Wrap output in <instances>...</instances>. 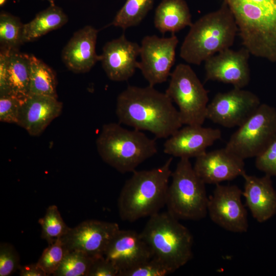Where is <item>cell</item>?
Listing matches in <instances>:
<instances>
[{
  "mask_svg": "<svg viewBox=\"0 0 276 276\" xmlns=\"http://www.w3.org/2000/svg\"><path fill=\"white\" fill-rule=\"evenodd\" d=\"M46 1L50 3V5H55V0H42Z\"/></svg>",
  "mask_w": 276,
  "mask_h": 276,
  "instance_id": "cell-38",
  "label": "cell"
},
{
  "mask_svg": "<svg viewBox=\"0 0 276 276\" xmlns=\"http://www.w3.org/2000/svg\"><path fill=\"white\" fill-rule=\"evenodd\" d=\"M165 93L177 105L183 125H203L206 119L208 91L188 64L176 66Z\"/></svg>",
  "mask_w": 276,
  "mask_h": 276,
  "instance_id": "cell-8",
  "label": "cell"
},
{
  "mask_svg": "<svg viewBox=\"0 0 276 276\" xmlns=\"http://www.w3.org/2000/svg\"><path fill=\"white\" fill-rule=\"evenodd\" d=\"M21 276H48L37 263L21 266L19 269Z\"/></svg>",
  "mask_w": 276,
  "mask_h": 276,
  "instance_id": "cell-36",
  "label": "cell"
},
{
  "mask_svg": "<svg viewBox=\"0 0 276 276\" xmlns=\"http://www.w3.org/2000/svg\"><path fill=\"white\" fill-rule=\"evenodd\" d=\"M118 269L119 276L152 258L149 248L140 233L120 229L108 244L103 255Z\"/></svg>",
  "mask_w": 276,
  "mask_h": 276,
  "instance_id": "cell-15",
  "label": "cell"
},
{
  "mask_svg": "<svg viewBox=\"0 0 276 276\" xmlns=\"http://www.w3.org/2000/svg\"><path fill=\"white\" fill-rule=\"evenodd\" d=\"M7 0H0V6H3L6 3Z\"/></svg>",
  "mask_w": 276,
  "mask_h": 276,
  "instance_id": "cell-37",
  "label": "cell"
},
{
  "mask_svg": "<svg viewBox=\"0 0 276 276\" xmlns=\"http://www.w3.org/2000/svg\"><path fill=\"white\" fill-rule=\"evenodd\" d=\"M250 53L244 47L238 50L227 49L204 61L205 81L231 84L234 88H244L249 84Z\"/></svg>",
  "mask_w": 276,
  "mask_h": 276,
  "instance_id": "cell-14",
  "label": "cell"
},
{
  "mask_svg": "<svg viewBox=\"0 0 276 276\" xmlns=\"http://www.w3.org/2000/svg\"><path fill=\"white\" fill-rule=\"evenodd\" d=\"M155 0H126L109 26L125 30L139 25L153 6Z\"/></svg>",
  "mask_w": 276,
  "mask_h": 276,
  "instance_id": "cell-26",
  "label": "cell"
},
{
  "mask_svg": "<svg viewBox=\"0 0 276 276\" xmlns=\"http://www.w3.org/2000/svg\"><path fill=\"white\" fill-rule=\"evenodd\" d=\"M173 102L153 86L129 85L117 97L116 115L120 123L158 139L168 138L183 125Z\"/></svg>",
  "mask_w": 276,
  "mask_h": 276,
  "instance_id": "cell-1",
  "label": "cell"
},
{
  "mask_svg": "<svg viewBox=\"0 0 276 276\" xmlns=\"http://www.w3.org/2000/svg\"><path fill=\"white\" fill-rule=\"evenodd\" d=\"M67 21L68 17L61 8L55 5H50L48 8L37 14L30 22L24 24V42L34 41L61 28Z\"/></svg>",
  "mask_w": 276,
  "mask_h": 276,
  "instance_id": "cell-24",
  "label": "cell"
},
{
  "mask_svg": "<svg viewBox=\"0 0 276 276\" xmlns=\"http://www.w3.org/2000/svg\"><path fill=\"white\" fill-rule=\"evenodd\" d=\"M166 205L177 219L199 220L208 215L205 183L196 173L190 159L180 158L171 174Z\"/></svg>",
  "mask_w": 276,
  "mask_h": 276,
  "instance_id": "cell-7",
  "label": "cell"
},
{
  "mask_svg": "<svg viewBox=\"0 0 276 276\" xmlns=\"http://www.w3.org/2000/svg\"><path fill=\"white\" fill-rule=\"evenodd\" d=\"M140 234L152 257L164 263L173 272L193 257L192 233L168 211L149 217Z\"/></svg>",
  "mask_w": 276,
  "mask_h": 276,
  "instance_id": "cell-5",
  "label": "cell"
},
{
  "mask_svg": "<svg viewBox=\"0 0 276 276\" xmlns=\"http://www.w3.org/2000/svg\"><path fill=\"white\" fill-rule=\"evenodd\" d=\"M180 49L187 63L200 65L234 44L238 29L234 17L222 3L217 10L201 16L190 27Z\"/></svg>",
  "mask_w": 276,
  "mask_h": 276,
  "instance_id": "cell-4",
  "label": "cell"
},
{
  "mask_svg": "<svg viewBox=\"0 0 276 276\" xmlns=\"http://www.w3.org/2000/svg\"><path fill=\"white\" fill-rule=\"evenodd\" d=\"M237 24L243 47L276 62V0H223Z\"/></svg>",
  "mask_w": 276,
  "mask_h": 276,
  "instance_id": "cell-2",
  "label": "cell"
},
{
  "mask_svg": "<svg viewBox=\"0 0 276 276\" xmlns=\"http://www.w3.org/2000/svg\"><path fill=\"white\" fill-rule=\"evenodd\" d=\"M276 135V109L261 104L231 136L225 148L238 157H256Z\"/></svg>",
  "mask_w": 276,
  "mask_h": 276,
  "instance_id": "cell-9",
  "label": "cell"
},
{
  "mask_svg": "<svg viewBox=\"0 0 276 276\" xmlns=\"http://www.w3.org/2000/svg\"><path fill=\"white\" fill-rule=\"evenodd\" d=\"M98 30L86 26L76 32L64 47L62 53L66 67L76 73L88 72L101 56L96 51Z\"/></svg>",
  "mask_w": 276,
  "mask_h": 276,
  "instance_id": "cell-21",
  "label": "cell"
},
{
  "mask_svg": "<svg viewBox=\"0 0 276 276\" xmlns=\"http://www.w3.org/2000/svg\"><path fill=\"white\" fill-rule=\"evenodd\" d=\"M120 229L114 222L88 220L70 228L61 240L68 251H79L97 258L103 256L110 241Z\"/></svg>",
  "mask_w": 276,
  "mask_h": 276,
  "instance_id": "cell-13",
  "label": "cell"
},
{
  "mask_svg": "<svg viewBox=\"0 0 276 276\" xmlns=\"http://www.w3.org/2000/svg\"><path fill=\"white\" fill-rule=\"evenodd\" d=\"M261 104L259 97L252 91L233 88L216 94L208 104L206 117L224 127H239Z\"/></svg>",
  "mask_w": 276,
  "mask_h": 276,
  "instance_id": "cell-12",
  "label": "cell"
},
{
  "mask_svg": "<svg viewBox=\"0 0 276 276\" xmlns=\"http://www.w3.org/2000/svg\"><path fill=\"white\" fill-rule=\"evenodd\" d=\"M172 273L164 263L152 257L124 272L121 276H165Z\"/></svg>",
  "mask_w": 276,
  "mask_h": 276,
  "instance_id": "cell-31",
  "label": "cell"
},
{
  "mask_svg": "<svg viewBox=\"0 0 276 276\" xmlns=\"http://www.w3.org/2000/svg\"><path fill=\"white\" fill-rule=\"evenodd\" d=\"M41 227V238L48 244H52L64 237L69 231V227L63 220L55 205H50L44 216L39 219Z\"/></svg>",
  "mask_w": 276,
  "mask_h": 276,
  "instance_id": "cell-28",
  "label": "cell"
},
{
  "mask_svg": "<svg viewBox=\"0 0 276 276\" xmlns=\"http://www.w3.org/2000/svg\"><path fill=\"white\" fill-rule=\"evenodd\" d=\"M61 239L48 244L42 252L37 263L47 275H53L68 252Z\"/></svg>",
  "mask_w": 276,
  "mask_h": 276,
  "instance_id": "cell-30",
  "label": "cell"
},
{
  "mask_svg": "<svg viewBox=\"0 0 276 276\" xmlns=\"http://www.w3.org/2000/svg\"><path fill=\"white\" fill-rule=\"evenodd\" d=\"M193 168L205 184H219L242 176L244 160L225 148L206 152L196 158Z\"/></svg>",
  "mask_w": 276,
  "mask_h": 276,
  "instance_id": "cell-16",
  "label": "cell"
},
{
  "mask_svg": "<svg viewBox=\"0 0 276 276\" xmlns=\"http://www.w3.org/2000/svg\"><path fill=\"white\" fill-rule=\"evenodd\" d=\"M57 79L54 71L40 59L30 55L29 95L58 98Z\"/></svg>",
  "mask_w": 276,
  "mask_h": 276,
  "instance_id": "cell-25",
  "label": "cell"
},
{
  "mask_svg": "<svg viewBox=\"0 0 276 276\" xmlns=\"http://www.w3.org/2000/svg\"><path fill=\"white\" fill-rule=\"evenodd\" d=\"M242 190L236 185H216L209 196L208 214L222 228L235 233L248 229L247 212L242 201Z\"/></svg>",
  "mask_w": 276,
  "mask_h": 276,
  "instance_id": "cell-10",
  "label": "cell"
},
{
  "mask_svg": "<svg viewBox=\"0 0 276 276\" xmlns=\"http://www.w3.org/2000/svg\"><path fill=\"white\" fill-rule=\"evenodd\" d=\"M255 158V166L257 169L271 177H276V135Z\"/></svg>",
  "mask_w": 276,
  "mask_h": 276,
  "instance_id": "cell-34",
  "label": "cell"
},
{
  "mask_svg": "<svg viewBox=\"0 0 276 276\" xmlns=\"http://www.w3.org/2000/svg\"><path fill=\"white\" fill-rule=\"evenodd\" d=\"M30 55L18 50H1L0 96L25 99L29 94Z\"/></svg>",
  "mask_w": 276,
  "mask_h": 276,
  "instance_id": "cell-19",
  "label": "cell"
},
{
  "mask_svg": "<svg viewBox=\"0 0 276 276\" xmlns=\"http://www.w3.org/2000/svg\"><path fill=\"white\" fill-rule=\"evenodd\" d=\"M192 24L190 9L185 0H162L155 9L154 26L163 34H174Z\"/></svg>",
  "mask_w": 276,
  "mask_h": 276,
  "instance_id": "cell-23",
  "label": "cell"
},
{
  "mask_svg": "<svg viewBox=\"0 0 276 276\" xmlns=\"http://www.w3.org/2000/svg\"><path fill=\"white\" fill-rule=\"evenodd\" d=\"M57 98L29 95L22 104L17 125L32 136L40 135L62 110Z\"/></svg>",
  "mask_w": 276,
  "mask_h": 276,
  "instance_id": "cell-20",
  "label": "cell"
},
{
  "mask_svg": "<svg viewBox=\"0 0 276 276\" xmlns=\"http://www.w3.org/2000/svg\"><path fill=\"white\" fill-rule=\"evenodd\" d=\"M24 99L12 95L0 96V121L17 124Z\"/></svg>",
  "mask_w": 276,
  "mask_h": 276,
  "instance_id": "cell-32",
  "label": "cell"
},
{
  "mask_svg": "<svg viewBox=\"0 0 276 276\" xmlns=\"http://www.w3.org/2000/svg\"><path fill=\"white\" fill-rule=\"evenodd\" d=\"M94 258L81 251H68L53 275L88 276Z\"/></svg>",
  "mask_w": 276,
  "mask_h": 276,
  "instance_id": "cell-29",
  "label": "cell"
},
{
  "mask_svg": "<svg viewBox=\"0 0 276 276\" xmlns=\"http://www.w3.org/2000/svg\"><path fill=\"white\" fill-rule=\"evenodd\" d=\"M221 137L219 129L202 125H186L167 138L165 153L180 158L197 157Z\"/></svg>",
  "mask_w": 276,
  "mask_h": 276,
  "instance_id": "cell-17",
  "label": "cell"
},
{
  "mask_svg": "<svg viewBox=\"0 0 276 276\" xmlns=\"http://www.w3.org/2000/svg\"><path fill=\"white\" fill-rule=\"evenodd\" d=\"M172 157L162 166L147 170H135L126 180L118 199L121 219L134 222L150 217L166 205Z\"/></svg>",
  "mask_w": 276,
  "mask_h": 276,
  "instance_id": "cell-3",
  "label": "cell"
},
{
  "mask_svg": "<svg viewBox=\"0 0 276 276\" xmlns=\"http://www.w3.org/2000/svg\"><path fill=\"white\" fill-rule=\"evenodd\" d=\"M140 45L128 40L124 34L107 42L103 48L101 61L109 79L124 81L131 78L137 68Z\"/></svg>",
  "mask_w": 276,
  "mask_h": 276,
  "instance_id": "cell-18",
  "label": "cell"
},
{
  "mask_svg": "<svg viewBox=\"0 0 276 276\" xmlns=\"http://www.w3.org/2000/svg\"><path fill=\"white\" fill-rule=\"evenodd\" d=\"M96 143L102 159L122 173L134 172L157 152L154 140L142 131L129 130L116 123L103 126Z\"/></svg>",
  "mask_w": 276,
  "mask_h": 276,
  "instance_id": "cell-6",
  "label": "cell"
},
{
  "mask_svg": "<svg viewBox=\"0 0 276 276\" xmlns=\"http://www.w3.org/2000/svg\"><path fill=\"white\" fill-rule=\"evenodd\" d=\"M242 177L243 196L252 216L260 223L267 221L276 214V191L271 176L257 177L245 173Z\"/></svg>",
  "mask_w": 276,
  "mask_h": 276,
  "instance_id": "cell-22",
  "label": "cell"
},
{
  "mask_svg": "<svg viewBox=\"0 0 276 276\" xmlns=\"http://www.w3.org/2000/svg\"><path fill=\"white\" fill-rule=\"evenodd\" d=\"M24 24L19 18L10 14H0V43L1 50H18L24 43Z\"/></svg>",
  "mask_w": 276,
  "mask_h": 276,
  "instance_id": "cell-27",
  "label": "cell"
},
{
  "mask_svg": "<svg viewBox=\"0 0 276 276\" xmlns=\"http://www.w3.org/2000/svg\"><path fill=\"white\" fill-rule=\"evenodd\" d=\"M19 257L14 246L7 243L0 245V276H9L19 270Z\"/></svg>",
  "mask_w": 276,
  "mask_h": 276,
  "instance_id": "cell-33",
  "label": "cell"
},
{
  "mask_svg": "<svg viewBox=\"0 0 276 276\" xmlns=\"http://www.w3.org/2000/svg\"><path fill=\"white\" fill-rule=\"evenodd\" d=\"M178 38L174 34L169 37L147 35L140 46L139 68L149 85L154 86L166 81L174 64Z\"/></svg>",
  "mask_w": 276,
  "mask_h": 276,
  "instance_id": "cell-11",
  "label": "cell"
},
{
  "mask_svg": "<svg viewBox=\"0 0 276 276\" xmlns=\"http://www.w3.org/2000/svg\"><path fill=\"white\" fill-rule=\"evenodd\" d=\"M88 276H119L115 266L104 256L95 258Z\"/></svg>",
  "mask_w": 276,
  "mask_h": 276,
  "instance_id": "cell-35",
  "label": "cell"
}]
</instances>
